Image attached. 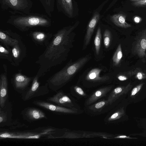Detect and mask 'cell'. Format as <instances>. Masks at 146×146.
I'll return each instance as SVG.
<instances>
[{
	"mask_svg": "<svg viewBox=\"0 0 146 146\" xmlns=\"http://www.w3.org/2000/svg\"><path fill=\"white\" fill-rule=\"evenodd\" d=\"M128 75L131 76L135 75L136 78L142 80L146 78V73L144 72L139 68H137L134 70H131L127 72Z\"/></svg>",
	"mask_w": 146,
	"mask_h": 146,
	"instance_id": "f1b7e54d",
	"label": "cell"
},
{
	"mask_svg": "<svg viewBox=\"0 0 146 146\" xmlns=\"http://www.w3.org/2000/svg\"><path fill=\"white\" fill-rule=\"evenodd\" d=\"M117 79L121 81H123L127 80L128 78V77L124 75H119L117 77Z\"/></svg>",
	"mask_w": 146,
	"mask_h": 146,
	"instance_id": "d6a6232c",
	"label": "cell"
},
{
	"mask_svg": "<svg viewBox=\"0 0 146 146\" xmlns=\"http://www.w3.org/2000/svg\"><path fill=\"white\" fill-rule=\"evenodd\" d=\"M79 23L77 21L73 26L64 27L53 35L49 44L35 62L39 65L36 74L39 78L66 60L74 40L73 31Z\"/></svg>",
	"mask_w": 146,
	"mask_h": 146,
	"instance_id": "6da1fadb",
	"label": "cell"
},
{
	"mask_svg": "<svg viewBox=\"0 0 146 146\" xmlns=\"http://www.w3.org/2000/svg\"><path fill=\"white\" fill-rule=\"evenodd\" d=\"M143 84H139L133 88L131 92V95H134L138 92L141 88Z\"/></svg>",
	"mask_w": 146,
	"mask_h": 146,
	"instance_id": "1f68e13d",
	"label": "cell"
},
{
	"mask_svg": "<svg viewBox=\"0 0 146 146\" xmlns=\"http://www.w3.org/2000/svg\"><path fill=\"white\" fill-rule=\"evenodd\" d=\"M127 137L125 136L122 135L115 137V138H125Z\"/></svg>",
	"mask_w": 146,
	"mask_h": 146,
	"instance_id": "e575fe53",
	"label": "cell"
},
{
	"mask_svg": "<svg viewBox=\"0 0 146 146\" xmlns=\"http://www.w3.org/2000/svg\"><path fill=\"white\" fill-rule=\"evenodd\" d=\"M5 72L0 75V107L3 108L9 99L7 66L3 65Z\"/></svg>",
	"mask_w": 146,
	"mask_h": 146,
	"instance_id": "ac0fdd59",
	"label": "cell"
},
{
	"mask_svg": "<svg viewBox=\"0 0 146 146\" xmlns=\"http://www.w3.org/2000/svg\"><path fill=\"white\" fill-rule=\"evenodd\" d=\"M142 0H130V1H132L133 2L134 1H140Z\"/></svg>",
	"mask_w": 146,
	"mask_h": 146,
	"instance_id": "d590c367",
	"label": "cell"
},
{
	"mask_svg": "<svg viewBox=\"0 0 146 146\" xmlns=\"http://www.w3.org/2000/svg\"><path fill=\"white\" fill-rule=\"evenodd\" d=\"M109 106V104L107 98H104L85 106L84 111L90 116H96L108 112Z\"/></svg>",
	"mask_w": 146,
	"mask_h": 146,
	"instance_id": "7c38bea8",
	"label": "cell"
},
{
	"mask_svg": "<svg viewBox=\"0 0 146 146\" xmlns=\"http://www.w3.org/2000/svg\"><path fill=\"white\" fill-rule=\"evenodd\" d=\"M89 57L85 56L71 64H68L61 70L56 72L46 81L49 88L56 92L66 85L72 77L88 61Z\"/></svg>",
	"mask_w": 146,
	"mask_h": 146,
	"instance_id": "3957f363",
	"label": "cell"
},
{
	"mask_svg": "<svg viewBox=\"0 0 146 146\" xmlns=\"http://www.w3.org/2000/svg\"><path fill=\"white\" fill-rule=\"evenodd\" d=\"M132 5L137 7H141L146 6V0H142L140 1L133 2Z\"/></svg>",
	"mask_w": 146,
	"mask_h": 146,
	"instance_id": "4dcf8cb0",
	"label": "cell"
},
{
	"mask_svg": "<svg viewBox=\"0 0 146 146\" xmlns=\"http://www.w3.org/2000/svg\"><path fill=\"white\" fill-rule=\"evenodd\" d=\"M20 36L10 29H0V43L8 49L11 48L17 43Z\"/></svg>",
	"mask_w": 146,
	"mask_h": 146,
	"instance_id": "9a60e30c",
	"label": "cell"
},
{
	"mask_svg": "<svg viewBox=\"0 0 146 146\" xmlns=\"http://www.w3.org/2000/svg\"><path fill=\"white\" fill-rule=\"evenodd\" d=\"M146 29L139 33L133 42L132 53L137 56L144 63L146 62Z\"/></svg>",
	"mask_w": 146,
	"mask_h": 146,
	"instance_id": "9c48e42d",
	"label": "cell"
},
{
	"mask_svg": "<svg viewBox=\"0 0 146 146\" xmlns=\"http://www.w3.org/2000/svg\"><path fill=\"white\" fill-rule=\"evenodd\" d=\"M58 129L51 127H38L24 131L8 130L0 128V139H39L55 133Z\"/></svg>",
	"mask_w": 146,
	"mask_h": 146,
	"instance_id": "277c9868",
	"label": "cell"
},
{
	"mask_svg": "<svg viewBox=\"0 0 146 146\" xmlns=\"http://www.w3.org/2000/svg\"><path fill=\"white\" fill-rule=\"evenodd\" d=\"M23 119L29 122H32L43 119H47L45 113L40 109L33 107L24 108L21 112Z\"/></svg>",
	"mask_w": 146,
	"mask_h": 146,
	"instance_id": "5bb4252c",
	"label": "cell"
},
{
	"mask_svg": "<svg viewBox=\"0 0 146 146\" xmlns=\"http://www.w3.org/2000/svg\"><path fill=\"white\" fill-rule=\"evenodd\" d=\"M34 76H27L19 72L14 74L11 79V82L14 89L22 94L29 88Z\"/></svg>",
	"mask_w": 146,
	"mask_h": 146,
	"instance_id": "8fae6325",
	"label": "cell"
},
{
	"mask_svg": "<svg viewBox=\"0 0 146 146\" xmlns=\"http://www.w3.org/2000/svg\"><path fill=\"white\" fill-rule=\"evenodd\" d=\"M100 11L98 10L94 13L87 27L84 39V45L86 47L90 42L94 30L100 17Z\"/></svg>",
	"mask_w": 146,
	"mask_h": 146,
	"instance_id": "44dd1931",
	"label": "cell"
},
{
	"mask_svg": "<svg viewBox=\"0 0 146 146\" xmlns=\"http://www.w3.org/2000/svg\"><path fill=\"white\" fill-rule=\"evenodd\" d=\"M102 34L101 28L99 27L97 30L94 40L95 50L97 55L100 52Z\"/></svg>",
	"mask_w": 146,
	"mask_h": 146,
	"instance_id": "83f0119b",
	"label": "cell"
},
{
	"mask_svg": "<svg viewBox=\"0 0 146 146\" xmlns=\"http://www.w3.org/2000/svg\"><path fill=\"white\" fill-rule=\"evenodd\" d=\"M55 94L47 98L46 101L58 106L68 108L81 109L76 100L70 93H66L60 90Z\"/></svg>",
	"mask_w": 146,
	"mask_h": 146,
	"instance_id": "ba28073f",
	"label": "cell"
},
{
	"mask_svg": "<svg viewBox=\"0 0 146 146\" xmlns=\"http://www.w3.org/2000/svg\"><path fill=\"white\" fill-rule=\"evenodd\" d=\"M102 70L101 69L95 68L90 71L85 78L83 82L84 86L87 88L92 87L109 82V76H100V73Z\"/></svg>",
	"mask_w": 146,
	"mask_h": 146,
	"instance_id": "30bf717a",
	"label": "cell"
},
{
	"mask_svg": "<svg viewBox=\"0 0 146 146\" xmlns=\"http://www.w3.org/2000/svg\"><path fill=\"white\" fill-rule=\"evenodd\" d=\"M39 78L37 74L34 76L31 86L25 92L21 94V98L23 101H26L34 98L44 96L49 93V88L47 83L40 86Z\"/></svg>",
	"mask_w": 146,
	"mask_h": 146,
	"instance_id": "52a82bcc",
	"label": "cell"
},
{
	"mask_svg": "<svg viewBox=\"0 0 146 146\" xmlns=\"http://www.w3.org/2000/svg\"><path fill=\"white\" fill-rule=\"evenodd\" d=\"M12 105L8 99L4 106L0 107V127H7L11 124L12 118Z\"/></svg>",
	"mask_w": 146,
	"mask_h": 146,
	"instance_id": "d6986e66",
	"label": "cell"
},
{
	"mask_svg": "<svg viewBox=\"0 0 146 146\" xmlns=\"http://www.w3.org/2000/svg\"><path fill=\"white\" fill-rule=\"evenodd\" d=\"M70 93L74 97L78 99L87 98L89 96L81 87L77 85L71 87Z\"/></svg>",
	"mask_w": 146,
	"mask_h": 146,
	"instance_id": "603a6c76",
	"label": "cell"
},
{
	"mask_svg": "<svg viewBox=\"0 0 146 146\" xmlns=\"http://www.w3.org/2000/svg\"><path fill=\"white\" fill-rule=\"evenodd\" d=\"M7 23L22 32L36 27H48L51 26V19L47 15L37 13L12 15Z\"/></svg>",
	"mask_w": 146,
	"mask_h": 146,
	"instance_id": "7a4b0ae2",
	"label": "cell"
},
{
	"mask_svg": "<svg viewBox=\"0 0 146 146\" xmlns=\"http://www.w3.org/2000/svg\"><path fill=\"white\" fill-rule=\"evenodd\" d=\"M112 85H108L101 87L95 90L86 99L84 106L91 105L99 100L106 98L113 89Z\"/></svg>",
	"mask_w": 146,
	"mask_h": 146,
	"instance_id": "2e32d148",
	"label": "cell"
},
{
	"mask_svg": "<svg viewBox=\"0 0 146 146\" xmlns=\"http://www.w3.org/2000/svg\"><path fill=\"white\" fill-rule=\"evenodd\" d=\"M28 126L21 122L18 119H13L10 125L4 129L8 130H18L19 129L27 128Z\"/></svg>",
	"mask_w": 146,
	"mask_h": 146,
	"instance_id": "484cf974",
	"label": "cell"
},
{
	"mask_svg": "<svg viewBox=\"0 0 146 146\" xmlns=\"http://www.w3.org/2000/svg\"><path fill=\"white\" fill-rule=\"evenodd\" d=\"M56 6L58 12L62 13L70 18L74 17L75 13L73 0H56Z\"/></svg>",
	"mask_w": 146,
	"mask_h": 146,
	"instance_id": "ffe728a7",
	"label": "cell"
},
{
	"mask_svg": "<svg viewBox=\"0 0 146 146\" xmlns=\"http://www.w3.org/2000/svg\"><path fill=\"white\" fill-rule=\"evenodd\" d=\"M111 21L117 26L122 28L130 27L131 25L126 22V16L122 14H115L110 16Z\"/></svg>",
	"mask_w": 146,
	"mask_h": 146,
	"instance_id": "7402d4cb",
	"label": "cell"
},
{
	"mask_svg": "<svg viewBox=\"0 0 146 146\" xmlns=\"http://www.w3.org/2000/svg\"><path fill=\"white\" fill-rule=\"evenodd\" d=\"M122 56L121 45L119 44L118 45L112 58L113 64L114 66H117L119 65Z\"/></svg>",
	"mask_w": 146,
	"mask_h": 146,
	"instance_id": "4316f807",
	"label": "cell"
},
{
	"mask_svg": "<svg viewBox=\"0 0 146 146\" xmlns=\"http://www.w3.org/2000/svg\"><path fill=\"white\" fill-rule=\"evenodd\" d=\"M134 21L136 23H139L141 21L140 18L137 17H135L134 18Z\"/></svg>",
	"mask_w": 146,
	"mask_h": 146,
	"instance_id": "836d02e7",
	"label": "cell"
},
{
	"mask_svg": "<svg viewBox=\"0 0 146 146\" xmlns=\"http://www.w3.org/2000/svg\"><path fill=\"white\" fill-rule=\"evenodd\" d=\"M0 4L2 10L12 15L30 13L33 5L31 0H0Z\"/></svg>",
	"mask_w": 146,
	"mask_h": 146,
	"instance_id": "5b68a950",
	"label": "cell"
},
{
	"mask_svg": "<svg viewBox=\"0 0 146 146\" xmlns=\"http://www.w3.org/2000/svg\"><path fill=\"white\" fill-rule=\"evenodd\" d=\"M33 103L35 105L58 115H78L82 113L84 111L82 109L62 107L42 100H35L33 101Z\"/></svg>",
	"mask_w": 146,
	"mask_h": 146,
	"instance_id": "8992f818",
	"label": "cell"
},
{
	"mask_svg": "<svg viewBox=\"0 0 146 146\" xmlns=\"http://www.w3.org/2000/svg\"><path fill=\"white\" fill-rule=\"evenodd\" d=\"M12 62L11 64L18 66L26 57L27 54L26 47L20 36L17 43L11 48Z\"/></svg>",
	"mask_w": 146,
	"mask_h": 146,
	"instance_id": "4fadbf2b",
	"label": "cell"
},
{
	"mask_svg": "<svg viewBox=\"0 0 146 146\" xmlns=\"http://www.w3.org/2000/svg\"><path fill=\"white\" fill-rule=\"evenodd\" d=\"M104 43L106 48H108L111 41V35L110 31L108 29L105 30L103 35Z\"/></svg>",
	"mask_w": 146,
	"mask_h": 146,
	"instance_id": "f546056e",
	"label": "cell"
},
{
	"mask_svg": "<svg viewBox=\"0 0 146 146\" xmlns=\"http://www.w3.org/2000/svg\"><path fill=\"white\" fill-rule=\"evenodd\" d=\"M43 7L45 13L49 17H51L54 11L55 0H38Z\"/></svg>",
	"mask_w": 146,
	"mask_h": 146,
	"instance_id": "cb8c5ba5",
	"label": "cell"
},
{
	"mask_svg": "<svg viewBox=\"0 0 146 146\" xmlns=\"http://www.w3.org/2000/svg\"><path fill=\"white\" fill-rule=\"evenodd\" d=\"M53 34L50 32L31 31L29 34L32 40L36 44L46 47L52 39Z\"/></svg>",
	"mask_w": 146,
	"mask_h": 146,
	"instance_id": "e0dca14e",
	"label": "cell"
},
{
	"mask_svg": "<svg viewBox=\"0 0 146 146\" xmlns=\"http://www.w3.org/2000/svg\"><path fill=\"white\" fill-rule=\"evenodd\" d=\"M0 58L7 60L11 63L12 62L11 48L8 49L0 43Z\"/></svg>",
	"mask_w": 146,
	"mask_h": 146,
	"instance_id": "d4e9b609",
	"label": "cell"
}]
</instances>
